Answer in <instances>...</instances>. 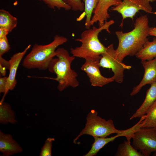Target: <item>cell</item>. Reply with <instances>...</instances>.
<instances>
[{
  "instance_id": "cell-34",
  "label": "cell",
  "mask_w": 156,
  "mask_h": 156,
  "mask_svg": "<svg viewBox=\"0 0 156 156\" xmlns=\"http://www.w3.org/2000/svg\"><path fill=\"white\" fill-rule=\"evenodd\" d=\"M156 129V128H155Z\"/></svg>"
},
{
  "instance_id": "cell-10",
  "label": "cell",
  "mask_w": 156,
  "mask_h": 156,
  "mask_svg": "<svg viewBox=\"0 0 156 156\" xmlns=\"http://www.w3.org/2000/svg\"><path fill=\"white\" fill-rule=\"evenodd\" d=\"M31 46V45L29 44L22 51L14 54L9 60L10 64L9 69V73L7 77L6 90L0 101V103L3 102L5 97L9 91L13 90L15 87L17 83L16 76L18 67L24 55Z\"/></svg>"
},
{
  "instance_id": "cell-8",
  "label": "cell",
  "mask_w": 156,
  "mask_h": 156,
  "mask_svg": "<svg viewBox=\"0 0 156 156\" xmlns=\"http://www.w3.org/2000/svg\"><path fill=\"white\" fill-rule=\"evenodd\" d=\"M149 0H122L119 5L113 7L112 10L120 13L122 20L129 18L133 19L140 10L150 13L156 14L152 12V8Z\"/></svg>"
},
{
  "instance_id": "cell-31",
  "label": "cell",
  "mask_w": 156,
  "mask_h": 156,
  "mask_svg": "<svg viewBox=\"0 0 156 156\" xmlns=\"http://www.w3.org/2000/svg\"><path fill=\"white\" fill-rule=\"evenodd\" d=\"M150 2H152L156 1V0H149Z\"/></svg>"
},
{
  "instance_id": "cell-15",
  "label": "cell",
  "mask_w": 156,
  "mask_h": 156,
  "mask_svg": "<svg viewBox=\"0 0 156 156\" xmlns=\"http://www.w3.org/2000/svg\"><path fill=\"white\" fill-rule=\"evenodd\" d=\"M151 85L150 88L146 92L144 102L131 117L130 120L140 118L146 114L152 105L156 101V81Z\"/></svg>"
},
{
  "instance_id": "cell-24",
  "label": "cell",
  "mask_w": 156,
  "mask_h": 156,
  "mask_svg": "<svg viewBox=\"0 0 156 156\" xmlns=\"http://www.w3.org/2000/svg\"><path fill=\"white\" fill-rule=\"evenodd\" d=\"M69 5L71 9L75 11H83L84 10V4L81 0H63Z\"/></svg>"
},
{
  "instance_id": "cell-19",
  "label": "cell",
  "mask_w": 156,
  "mask_h": 156,
  "mask_svg": "<svg viewBox=\"0 0 156 156\" xmlns=\"http://www.w3.org/2000/svg\"><path fill=\"white\" fill-rule=\"evenodd\" d=\"M116 156H144L130 144L128 140H125L119 145L115 154Z\"/></svg>"
},
{
  "instance_id": "cell-33",
  "label": "cell",
  "mask_w": 156,
  "mask_h": 156,
  "mask_svg": "<svg viewBox=\"0 0 156 156\" xmlns=\"http://www.w3.org/2000/svg\"><path fill=\"white\" fill-rule=\"evenodd\" d=\"M155 29H156V27H155Z\"/></svg>"
},
{
  "instance_id": "cell-22",
  "label": "cell",
  "mask_w": 156,
  "mask_h": 156,
  "mask_svg": "<svg viewBox=\"0 0 156 156\" xmlns=\"http://www.w3.org/2000/svg\"><path fill=\"white\" fill-rule=\"evenodd\" d=\"M44 2L50 8L60 10L62 8L66 10L71 9V7L63 0H38Z\"/></svg>"
},
{
  "instance_id": "cell-12",
  "label": "cell",
  "mask_w": 156,
  "mask_h": 156,
  "mask_svg": "<svg viewBox=\"0 0 156 156\" xmlns=\"http://www.w3.org/2000/svg\"><path fill=\"white\" fill-rule=\"evenodd\" d=\"M144 69V75L139 84L133 88L130 94L131 96L137 94L142 88L147 84L156 81V57L148 60H141Z\"/></svg>"
},
{
  "instance_id": "cell-9",
  "label": "cell",
  "mask_w": 156,
  "mask_h": 156,
  "mask_svg": "<svg viewBox=\"0 0 156 156\" xmlns=\"http://www.w3.org/2000/svg\"><path fill=\"white\" fill-rule=\"evenodd\" d=\"M99 62L85 60L81 69L86 73L92 86L101 87L114 81V76L110 78L106 77L101 74Z\"/></svg>"
},
{
  "instance_id": "cell-14",
  "label": "cell",
  "mask_w": 156,
  "mask_h": 156,
  "mask_svg": "<svg viewBox=\"0 0 156 156\" xmlns=\"http://www.w3.org/2000/svg\"><path fill=\"white\" fill-rule=\"evenodd\" d=\"M22 148L11 135L0 131V151L4 156H9L22 152Z\"/></svg>"
},
{
  "instance_id": "cell-27",
  "label": "cell",
  "mask_w": 156,
  "mask_h": 156,
  "mask_svg": "<svg viewBox=\"0 0 156 156\" xmlns=\"http://www.w3.org/2000/svg\"><path fill=\"white\" fill-rule=\"evenodd\" d=\"M0 65L5 67L7 69H9L10 64L9 61L3 58L2 56H0Z\"/></svg>"
},
{
  "instance_id": "cell-3",
  "label": "cell",
  "mask_w": 156,
  "mask_h": 156,
  "mask_svg": "<svg viewBox=\"0 0 156 156\" xmlns=\"http://www.w3.org/2000/svg\"><path fill=\"white\" fill-rule=\"evenodd\" d=\"M55 56L56 57L53 58L50 62L48 69L51 73L55 74L56 77L49 78L58 82L57 88L60 91L69 87L75 88L78 86V74L71 67L75 57L70 56L63 48L56 49Z\"/></svg>"
},
{
  "instance_id": "cell-20",
  "label": "cell",
  "mask_w": 156,
  "mask_h": 156,
  "mask_svg": "<svg viewBox=\"0 0 156 156\" xmlns=\"http://www.w3.org/2000/svg\"><path fill=\"white\" fill-rule=\"evenodd\" d=\"M141 128H156V101L145 114V118L141 122Z\"/></svg>"
},
{
  "instance_id": "cell-17",
  "label": "cell",
  "mask_w": 156,
  "mask_h": 156,
  "mask_svg": "<svg viewBox=\"0 0 156 156\" xmlns=\"http://www.w3.org/2000/svg\"><path fill=\"white\" fill-rule=\"evenodd\" d=\"M17 122L14 112L10 105L4 102L0 103V123L15 124Z\"/></svg>"
},
{
  "instance_id": "cell-1",
  "label": "cell",
  "mask_w": 156,
  "mask_h": 156,
  "mask_svg": "<svg viewBox=\"0 0 156 156\" xmlns=\"http://www.w3.org/2000/svg\"><path fill=\"white\" fill-rule=\"evenodd\" d=\"M150 27L146 15H142L135 20L133 29L129 32L123 33L117 31L115 34L118 40L115 50L116 57L122 62L126 56L135 55L148 41Z\"/></svg>"
},
{
  "instance_id": "cell-32",
  "label": "cell",
  "mask_w": 156,
  "mask_h": 156,
  "mask_svg": "<svg viewBox=\"0 0 156 156\" xmlns=\"http://www.w3.org/2000/svg\"><path fill=\"white\" fill-rule=\"evenodd\" d=\"M153 156H156V152H154V154H153Z\"/></svg>"
},
{
  "instance_id": "cell-25",
  "label": "cell",
  "mask_w": 156,
  "mask_h": 156,
  "mask_svg": "<svg viewBox=\"0 0 156 156\" xmlns=\"http://www.w3.org/2000/svg\"><path fill=\"white\" fill-rule=\"evenodd\" d=\"M10 49L7 36L0 38V56H2Z\"/></svg>"
},
{
  "instance_id": "cell-6",
  "label": "cell",
  "mask_w": 156,
  "mask_h": 156,
  "mask_svg": "<svg viewBox=\"0 0 156 156\" xmlns=\"http://www.w3.org/2000/svg\"><path fill=\"white\" fill-rule=\"evenodd\" d=\"M132 146L144 156H149L156 152V129L154 128H140L134 133Z\"/></svg>"
},
{
  "instance_id": "cell-23",
  "label": "cell",
  "mask_w": 156,
  "mask_h": 156,
  "mask_svg": "<svg viewBox=\"0 0 156 156\" xmlns=\"http://www.w3.org/2000/svg\"><path fill=\"white\" fill-rule=\"evenodd\" d=\"M55 140L53 138H48L41 148L40 153V156H51L52 155L51 148L52 143Z\"/></svg>"
},
{
  "instance_id": "cell-5",
  "label": "cell",
  "mask_w": 156,
  "mask_h": 156,
  "mask_svg": "<svg viewBox=\"0 0 156 156\" xmlns=\"http://www.w3.org/2000/svg\"><path fill=\"white\" fill-rule=\"evenodd\" d=\"M122 130L116 129L113 121L111 119L107 120L98 116V113L94 110H92L88 114L86 122L84 128L73 140L75 144L81 135H88L93 137L105 138L113 133H118Z\"/></svg>"
},
{
  "instance_id": "cell-18",
  "label": "cell",
  "mask_w": 156,
  "mask_h": 156,
  "mask_svg": "<svg viewBox=\"0 0 156 156\" xmlns=\"http://www.w3.org/2000/svg\"><path fill=\"white\" fill-rule=\"evenodd\" d=\"M17 23L16 18L8 11L3 9L0 10V28L5 29L10 32L16 27Z\"/></svg>"
},
{
  "instance_id": "cell-29",
  "label": "cell",
  "mask_w": 156,
  "mask_h": 156,
  "mask_svg": "<svg viewBox=\"0 0 156 156\" xmlns=\"http://www.w3.org/2000/svg\"><path fill=\"white\" fill-rule=\"evenodd\" d=\"M149 35L154 36L156 38V29L155 27H150L149 31Z\"/></svg>"
},
{
  "instance_id": "cell-26",
  "label": "cell",
  "mask_w": 156,
  "mask_h": 156,
  "mask_svg": "<svg viewBox=\"0 0 156 156\" xmlns=\"http://www.w3.org/2000/svg\"><path fill=\"white\" fill-rule=\"evenodd\" d=\"M7 77L4 76L0 78V93H5L6 87Z\"/></svg>"
},
{
  "instance_id": "cell-13",
  "label": "cell",
  "mask_w": 156,
  "mask_h": 156,
  "mask_svg": "<svg viewBox=\"0 0 156 156\" xmlns=\"http://www.w3.org/2000/svg\"><path fill=\"white\" fill-rule=\"evenodd\" d=\"M133 133V129L130 128L127 129L122 130L120 132L110 138L94 137V141L90 149L84 156H93L96 155L99 150L106 144L113 141L116 138L119 137L125 136L126 137L127 140L130 141L132 137Z\"/></svg>"
},
{
  "instance_id": "cell-2",
  "label": "cell",
  "mask_w": 156,
  "mask_h": 156,
  "mask_svg": "<svg viewBox=\"0 0 156 156\" xmlns=\"http://www.w3.org/2000/svg\"><path fill=\"white\" fill-rule=\"evenodd\" d=\"M114 23V21L111 20L105 22L101 27L93 26L83 31L80 37L75 40L80 42L81 45L70 49V52L72 55L75 57L83 58L85 60L99 61L101 55L106 51V47L100 42L99 34L103 30L110 33L109 27Z\"/></svg>"
},
{
  "instance_id": "cell-30",
  "label": "cell",
  "mask_w": 156,
  "mask_h": 156,
  "mask_svg": "<svg viewBox=\"0 0 156 156\" xmlns=\"http://www.w3.org/2000/svg\"><path fill=\"white\" fill-rule=\"evenodd\" d=\"M6 69L5 67L0 65V72L2 76H5L6 74Z\"/></svg>"
},
{
  "instance_id": "cell-11",
  "label": "cell",
  "mask_w": 156,
  "mask_h": 156,
  "mask_svg": "<svg viewBox=\"0 0 156 156\" xmlns=\"http://www.w3.org/2000/svg\"><path fill=\"white\" fill-rule=\"evenodd\" d=\"M122 0H99L94 9L90 22L91 26L98 23L99 27L102 26L110 17L108 12L109 8L111 6L119 5Z\"/></svg>"
},
{
  "instance_id": "cell-4",
  "label": "cell",
  "mask_w": 156,
  "mask_h": 156,
  "mask_svg": "<svg viewBox=\"0 0 156 156\" xmlns=\"http://www.w3.org/2000/svg\"><path fill=\"white\" fill-rule=\"evenodd\" d=\"M68 41L62 36L56 35L50 43L45 45L35 44L29 53L24 58L22 66L28 69L45 70L48 68L50 62L55 56L57 47Z\"/></svg>"
},
{
  "instance_id": "cell-28",
  "label": "cell",
  "mask_w": 156,
  "mask_h": 156,
  "mask_svg": "<svg viewBox=\"0 0 156 156\" xmlns=\"http://www.w3.org/2000/svg\"><path fill=\"white\" fill-rule=\"evenodd\" d=\"M9 32L6 29L0 28V38L7 36Z\"/></svg>"
},
{
  "instance_id": "cell-16",
  "label": "cell",
  "mask_w": 156,
  "mask_h": 156,
  "mask_svg": "<svg viewBox=\"0 0 156 156\" xmlns=\"http://www.w3.org/2000/svg\"><path fill=\"white\" fill-rule=\"evenodd\" d=\"M135 56L141 60H150L156 57V38L152 41L147 42Z\"/></svg>"
},
{
  "instance_id": "cell-21",
  "label": "cell",
  "mask_w": 156,
  "mask_h": 156,
  "mask_svg": "<svg viewBox=\"0 0 156 156\" xmlns=\"http://www.w3.org/2000/svg\"><path fill=\"white\" fill-rule=\"evenodd\" d=\"M84 4V14L86 16L85 23L86 29L90 28V22L93 11L96 6L99 0H83Z\"/></svg>"
},
{
  "instance_id": "cell-7",
  "label": "cell",
  "mask_w": 156,
  "mask_h": 156,
  "mask_svg": "<svg viewBox=\"0 0 156 156\" xmlns=\"http://www.w3.org/2000/svg\"><path fill=\"white\" fill-rule=\"evenodd\" d=\"M99 64L100 67L111 69L114 74V81L119 83L123 81L124 70H129L131 67L117 58L113 44L106 47V51L101 55Z\"/></svg>"
}]
</instances>
